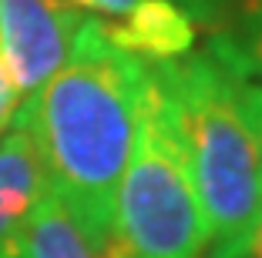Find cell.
Returning a JSON list of instances; mask_svg holds the SVG:
<instances>
[{"label": "cell", "instance_id": "6da1fadb", "mask_svg": "<svg viewBox=\"0 0 262 258\" xmlns=\"http://www.w3.org/2000/svg\"><path fill=\"white\" fill-rule=\"evenodd\" d=\"M145 84V61L108 44L98 20L84 17L64 67L20 104L47 188L98 245H111L115 198L138 141Z\"/></svg>", "mask_w": 262, "mask_h": 258}, {"label": "cell", "instance_id": "7a4b0ae2", "mask_svg": "<svg viewBox=\"0 0 262 258\" xmlns=\"http://www.w3.org/2000/svg\"><path fill=\"white\" fill-rule=\"evenodd\" d=\"M188 161L202 215L215 242L239 235L262 208V151L232 77L212 54L148 64Z\"/></svg>", "mask_w": 262, "mask_h": 258}, {"label": "cell", "instance_id": "3957f363", "mask_svg": "<svg viewBox=\"0 0 262 258\" xmlns=\"http://www.w3.org/2000/svg\"><path fill=\"white\" fill-rule=\"evenodd\" d=\"M148 67V64H145ZM212 242L188 161L148 71L141 128L115 198V258H202Z\"/></svg>", "mask_w": 262, "mask_h": 258}, {"label": "cell", "instance_id": "277c9868", "mask_svg": "<svg viewBox=\"0 0 262 258\" xmlns=\"http://www.w3.org/2000/svg\"><path fill=\"white\" fill-rule=\"evenodd\" d=\"M81 24L61 0H0V47L24 101L64 67Z\"/></svg>", "mask_w": 262, "mask_h": 258}, {"label": "cell", "instance_id": "5b68a950", "mask_svg": "<svg viewBox=\"0 0 262 258\" xmlns=\"http://www.w3.org/2000/svg\"><path fill=\"white\" fill-rule=\"evenodd\" d=\"M195 31H199V24L178 0H141L124 20L101 27L108 44H115L118 51L145 64L178 61V57L192 54Z\"/></svg>", "mask_w": 262, "mask_h": 258}, {"label": "cell", "instance_id": "8992f818", "mask_svg": "<svg viewBox=\"0 0 262 258\" xmlns=\"http://www.w3.org/2000/svg\"><path fill=\"white\" fill-rule=\"evenodd\" d=\"M47 191V175L24 107L0 134V251Z\"/></svg>", "mask_w": 262, "mask_h": 258}, {"label": "cell", "instance_id": "52a82bcc", "mask_svg": "<svg viewBox=\"0 0 262 258\" xmlns=\"http://www.w3.org/2000/svg\"><path fill=\"white\" fill-rule=\"evenodd\" d=\"M0 258H115V248L91 242L81 221L47 188Z\"/></svg>", "mask_w": 262, "mask_h": 258}, {"label": "cell", "instance_id": "ba28073f", "mask_svg": "<svg viewBox=\"0 0 262 258\" xmlns=\"http://www.w3.org/2000/svg\"><path fill=\"white\" fill-rule=\"evenodd\" d=\"M205 51L232 77H239V81H262V20L208 34Z\"/></svg>", "mask_w": 262, "mask_h": 258}, {"label": "cell", "instance_id": "9c48e42d", "mask_svg": "<svg viewBox=\"0 0 262 258\" xmlns=\"http://www.w3.org/2000/svg\"><path fill=\"white\" fill-rule=\"evenodd\" d=\"M208 258H262V208L252 218V225L242 228L239 235L225 238V242H215V248H212Z\"/></svg>", "mask_w": 262, "mask_h": 258}, {"label": "cell", "instance_id": "30bf717a", "mask_svg": "<svg viewBox=\"0 0 262 258\" xmlns=\"http://www.w3.org/2000/svg\"><path fill=\"white\" fill-rule=\"evenodd\" d=\"M61 4H68V7H74L77 14L98 20L101 27H108V24L124 20L141 0H61Z\"/></svg>", "mask_w": 262, "mask_h": 258}, {"label": "cell", "instance_id": "8fae6325", "mask_svg": "<svg viewBox=\"0 0 262 258\" xmlns=\"http://www.w3.org/2000/svg\"><path fill=\"white\" fill-rule=\"evenodd\" d=\"M262 20V0H219L215 20L208 27V34L225 31V27H239V24Z\"/></svg>", "mask_w": 262, "mask_h": 258}, {"label": "cell", "instance_id": "7c38bea8", "mask_svg": "<svg viewBox=\"0 0 262 258\" xmlns=\"http://www.w3.org/2000/svg\"><path fill=\"white\" fill-rule=\"evenodd\" d=\"M239 101L249 128L255 134V145L262 151V81H239Z\"/></svg>", "mask_w": 262, "mask_h": 258}, {"label": "cell", "instance_id": "4fadbf2b", "mask_svg": "<svg viewBox=\"0 0 262 258\" xmlns=\"http://www.w3.org/2000/svg\"><path fill=\"white\" fill-rule=\"evenodd\" d=\"M20 104H24V98L14 87V77L7 71V61H4V47H0V134L10 128V121L17 118Z\"/></svg>", "mask_w": 262, "mask_h": 258}]
</instances>
